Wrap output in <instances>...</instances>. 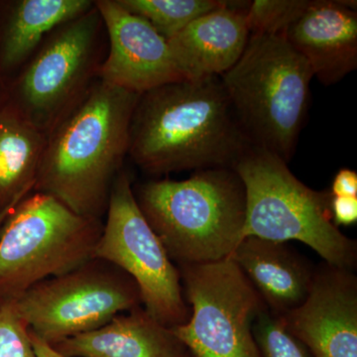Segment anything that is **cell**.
I'll use <instances>...</instances> for the list:
<instances>
[{"instance_id": "e0dca14e", "label": "cell", "mask_w": 357, "mask_h": 357, "mask_svg": "<svg viewBox=\"0 0 357 357\" xmlns=\"http://www.w3.org/2000/svg\"><path fill=\"white\" fill-rule=\"evenodd\" d=\"M46 137L23 114L0 116V198L6 204L34 189Z\"/></svg>"}, {"instance_id": "7402d4cb", "label": "cell", "mask_w": 357, "mask_h": 357, "mask_svg": "<svg viewBox=\"0 0 357 357\" xmlns=\"http://www.w3.org/2000/svg\"><path fill=\"white\" fill-rule=\"evenodd\" d=\"M0 357H37L13 298L0 300Z\"/></svg>"}, {"instance_id": "9a60e30c", "label": "cell", "mask_w": 357, "mask_h": 357, "mask_svg": "<svg viewBox=\"0 0 357 357\" xmlns=\"http://www.w3.org/2000/svg\"><path fill=\"white\" fill-rule=\"evenodd\" d=\"M229 257L275 316H284L307 299L316 267L287 243L244 237Z\"/></svg>"}, {"instance_id": "ffe728a7", "label": "cell", "mask_w": 357, "mask_h": 357, "mask_svg": "<svg viewBox=\"0 0 357 357\" xmlns=\"http://www.w3.org/2000/svg\"><path fill=\"white\" fill-rule=\"evenodd\" d=\"M309 0H255L246 10L250 34L284 35L305 13Z\"/></svg>"}, {"instance_id": "d4e9b609", "label": "cell", "mask_w": 357, "mask_h": 357, "mask_svg": "<svg viewBox=\"0 0 357 357\" xmlns=\"http://www.w3.org/2000/svg\"><path fill=\"white\" fill-rule=\"evenodd\" d=\"M29 335L30 338H31L33 349H34L37 357H67L63 356L55 347H52L50 344L41 340V338L35 335L34 333L29 332Z\"/></svg>"}, {"instance_id": "277c9868", "label": "cell", "mask_w": 357, "mask_h": 357, "mask_svg": "<svg viewBox=\"0 0 357 357\" xmlns=\"http://www.w3.org/2000/svg\"><path fill=\"white\" fill-rule=\"evenodd\" d=\"M253 146L290 161L305 126L314 75L283 35L250 34L236 64L220 76Z\"/></svg>"}, {"instance_id": "4fadbf2b", "label": "cell", "mask_w": 357, "mask_h": 357, "mask_svg": "<svg viewBox=\"0 0 357 357\" xmlns=\"http://www.w3.org/2000/svg\"><path fill=\"white\" fill-rule=\"evenodd\" d=\"M283 36L321 84L340 83L357 68L356 2L312 0Z\"/></svg>"}, {"instance_id": "2e32d148", "label": "cell", "mask_w": 357, "mask_h": 357, "mask_svg": "<svg viewBox=\"0 0 357 357\" xmlns=\"http://www.w3.org/2000/svg\"><path fill=\"white\" fill-rule=\"evenodd\" d=\"M170 328L140 307L105 326L51 344L67 357H178Z\"/></svg>"}, {"instance_id": "5bb4252c", "label": "cell", "mask_w": 357, "mask_h": 357, "mask_svg": "<svg viewBox=\"0 0 357 357\" xmlns=\"http://www.w3.org/2000/svg\"><path fill=\"white\" fill-rule=\"evenodd\" d=\"M249 3L230 1L197 18L167 40L184 79L220 77L236 64L250 37L246 22Z\"/></svg>"}, {"instance_id": "30bf717a", "label": "cell", "mask_w": 357, "mask_h": 357, "mask_svg": "<svg viewBox=\"0 0 357 357\" xmlns=\"http://www.w3.org/2000/svg\"><path fill=\"white\" fill-rule=\"evenodd\" d=\"M102 20L93 6L60 26L20 79L22 114L45 134L84 96Z\"/></svg>"}, {"instance_id": "ac0fdd59", "label": "cell", "mask_w": 357, "mask_h": 357, "mask_svg": "<svg viewBox=\"0 0 357 357\" xmlns=\"http://www.w3.org/2000/svg\"><path fill=\"white\" fill-rule=\"evenodd\" d=\"M95 6L89 0H22L7 25L2 63L13 67L22 63L41 43L45 35L76 20Z\"/></svg>"}, {"instance_id": "7a4b0ae2", "label": "cell", "mask_w": 357, "mask_h": 357, "mask_svg": "<svg viewBox=\"0 0 357 357\" xmlns=\"http://www.w3.org/2000/svg\"><path fill=\"white\" fill-rule=\"evenodd\" d=\"M139 93L98 79L49 131L34 190L100 220L124 157Z\"/></svg>"}, {"instance_id": "44dd1931", "label": "cell", "mask_w": 357, "mask_h": 357, "mask_svg": "<svg viewBox=\"0 0 357 357\" xmlns=\"http://www.w3.org/2000/svg\"><path fill=\"white\" fill-rule=\"evenodd\" d=\"M252 333L260 357H310L307 347L288 330L283 319L267 309L255 319Z\"/></svg>"}, {"instance_id": "52a82bcc", "label": "cell", "mask_w": 357, "mask_h": 357, "mask_svg": "<svg viewBox=\"0 0 357 357\" xmlns=\"http://www.w3.org/2000/svg\"><path fill=\"white\" fill-rule=\"evenodd\" d=\"M184 298L192 312L170 328L195 357H260L252 326L266 310L257 292L230 257L181 265Z\"/></svg>"}, {"instance_id": "7c38bea8", "label": "cell", "mask_w": 357, "mask_h": 357, "mask_svg": "<svg viewBox=\"0 0 357 357\" xmlns=\"http://www.w3.org/2000/svg\"><path fill=\"white\" fill-rule=\"evenodd\" d=\"M314 357H357V278L325 263L316 268L309 295L281 316Z\"/></svg>"}, {"instance_id": "ba28073f", "label": "cell", "mask_w": 357, "mask_h": 357, "mask_svg": "<svg viewBox=\"0 0 357 357\" xmlns=\"http://www.w3.org/2000/svg\"><path fill=\"white\" fill-rule=\"evenodd\" d=\"M107 222L93 258L119 268L139 290L145 312L168 328L189 319L180 271L141 211L128 174L119 172L110 191Z\"/></svg>"}, {"instance_id": "8992f818", "label": "cell", "mask_w": 357, "mask_h": 357, "mask_svg": "<svg viewBox=\"0 0 357 357\" xmlns=\"http://www.w3.org/2000/svg\"><path fill=\"white\" fill-rule=\"evenodd\" d=\"M102 230L100 220L77 215L49 195L23 199L0 236V296L17 297L89 262Z\"/></svg>"}, {"instance_id": "9c48e42d", "label": "cell", "mask_w": 357, "mask_h": 357, "mask_svg": "<svg viewBox=\"0 0 357 357\" xmlns=\"http://www.w3.org/2000/svg\"><path fill=\"white\" fill-rule=\"evenodd\" d=\"M13 300L29 332L50 344L96 330L142 304L128 274L96 258Z\"/></svg>"}, {"instance_id": "5b68a950", "label": "cell", "mask_w": 357, "mask_h": 357, "mask_svg": "<svg viewBox=\"0 0 357 357\" xmlns=\"http://www.w3.org/2000/svg\"><path fill=\"white\" fill-rule=\"evenodd\" d=\"M245 189L243 239L300 241L332 266L351 270L356 264V243L333 222L332 195L303 184L287 162L267 150L252 147L234 167Z\"/></svg>"}, {"instance_id": "603a6c76", "label": "cell", "mask_w": 357, "mask_h": 357, "mask_svg": "<svg viewBox=\"0 0 357 357\" xmlns=\"http://www.w3.org/2000/svg\"><path fill=\"white\" fill-rule=\"evenodd\" d=\"M333 222L340 225H352L357 222V197H333L331 201Z\"/></svg>"}, {"instance_id": "cb8c5ba5", "label": "cell", "mask_w": 357, "mask_h": 357, "mask_svg": "<svg viewBox=\"0 0 357 357\" xmlns=\"http://www.w3.org/2000/svg\"><path fill=\"white\" fill-rule=\"evenodd\" d=\"M333 197H357V173L351 169L344 168L333 178L332 192Z\"/></svg>"}, {"instance_id": "3957f363", "label": "cell", "mask_w": 357, "mask_h": 357, "mask_svg": "<svg viewBox=\"0 0 357 357\" xmlns=\"http://www.w3.org/2000/svg\"><path fill=\"white\" fill-rule=\"evenodd\" d=\"M135 198L178 266L220 261L243 241L245 189L234 169H204L183 181H151Z\"/></svg>"}, {"instance_id": "8fae6325", "label": "cell", "mask_w": 357, "mask_h": 357, "mask_svg": "<svg viewBox=\"0 0 357 357\" xmlns=\"http://www.w3.org/2000/svg\"><path fill=\"white\" fill-rule=\"evenodd\" d=\"M95 6L109 38V56L98 70L100 81L142 95L184 79L168 41L146 20L117 0H98Z\"/></svg>"}, {"instance_id": "484cf974", "label": "cell", "mask_w": 357, "mask_h": 357, "mask_svg": "<svg viewBox=\"0 0 357 357\" xmlns=\"http://www.w3.org/2000/svg\"><path fill=\"white\" fill-rule=\"evenodd\" d=\"M20 202V199H16V201L11 202L10 204H7V206H3V208L0 210V227L3 225L6 218L9 217V215L13 213L14 208H15Z\"/></svg>"}, {"instance_id": "d6986e66", "label": "cell", "mask_w": 357, "mask_h": 357, "mask_svg": "<svg viewBox=\"0 0 357 357\" xmlns=\"http://www.w3.org/2000/svg\"><path fill=\"white\" fill-rule=\"evenodd\" d=\"M129 13L149 23L166 40L204 14L222 8V0H117Z\"/></svg>"}, {"instance_id": "6da1fadb", "label": "cell", "mask_w": 357, "mask_h": 357, "mask_svg": "<svg viewBox=\"0 0 357 357\" xmlns=\"http://www.w3.org/2000/svg\"><path fill=\"white\" fill-rule=\"evenodd\" d=\"M255 147L220 77L182 79L142 93L128 154L147 173L234 169Z\"/></svg>"}]
</instances>
